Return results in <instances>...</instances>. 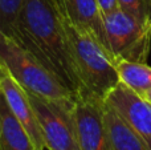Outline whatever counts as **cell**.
<instances>
[{
    "instance_id": "obj_1",
    "label": "cell",
    "mask_w": 151,
    "mask_h": 150,
    "mask_svg": "<svg viewBox=\"0 0 151 150\" xmlns=\"http://www.w3.org/2000/svg\"><path fill=\"white\" fill-rule=\"evenodd\" d=\"M15 40L73 96L82 93L61 15L52 0H24Z\"/></svg>"
},
{
    "instance_id": "obj_2",
    "label": "cell",
    "mask_w": 151,
    "mask_h": 150,
    "mask_svg": "<svg viewBox=\"0 0 151 150\" xmlns=\"http://www.w3.org/2000/svg\"><path fill=\"white\" fill-rule=\"evenodd\" d=\"M63 25L68 36L76 73L82 87V93L99 101L119 84L114 58L107 49L89 32L77 28L61 15Z\"/></svg>"
},
{
    "instance_id": "obj_3",
    "label": "cell",
    "mask_w": 151,
    "mask_h": 150,
    "mask_svg": "<svg viewBox=\"0 0 151 150\" xmlns=\"http://www.w3.org/2000/svg\"><path fill=\"white\" fill-rule=\"evenodd\" d=\"M0 64L31 94L55 101L74 97L31 52L1 31Z\"/></svg>"
},
{
    "instance_id": "obj_4",
    "label": "cell",
    "mask_w": 151,
    "mask_h": 150,
    "mask_svg": "<svg viewBox=\"0 0 151 150\" xmlns=\"http://www.w3.org/2000/svg\"><path fill=\"white\" fill-rule=\"evenodd\" d=\"M107 50L115 60L147 63L151 49V25L119 8L102 16Z\"/></svg>"
},
{
    "instance_id": "obj_5",
    "label": "cell",
    "mask_w": 151,
    "mask_h": 150,
    "mask_svg": "<svg viewBox=\"0 0 151 150\" xmlns=\"http://www.w3.org/2000/svg\"><path fill=\"white\" fill-rule=\"evenodd\" d=\"M28 94L39 120L45 150H80L73 117L74 97L55 101Z\"/></svg>"
},
{
    "instance_id": "obj_6",
    "label": "cell",
    "mask_w": 151,
    "mask_h": 150,
    "mask_svg": "<svg viewBox=\"0 0 151 150\" xmlns=\"http://www.w3.org/2000/svg\"><path fill=\"white\" fill-rule=\"evenodd\" d=\"M73 117L80 150H110L104 120V101L85 93L74 96Z\"/></svg>"
},
{
    "instance_id": "obj_7",
    "label": "cell",
    "mask_w": 151,
    "mask_h": 150,
    "mask_svg": "<svg viewBox=\"0 0 151 150\" xmlns=\"http://www.w3.org/2000/svg\"><path fill=\"white\" fill-rule=\"evenodd\" d=\"M121 118L151 150V104L123 84H118L105 98Z\"/></svg>"
},
{
    "instance_id": "obj_8",
    "label": "cell",
    "mask_w": 151,
    "mask_h": 150,
    "mask_svg": "<svg viewBox=\"0 0 151 150\" xmlns=\"http://www.w3.org/2000/svg\"><path fill=\"white\" fill-rule=\"evenodd\" d=\"M0 92L3 93L8 106L17 121L29 134L37 150H45L44 138L36 112L32 105L28 92L9 74V72L0 64Z\"/></svg>"
},
{
    "instance_id": "obj_9",
    "label": "cell",
    "mask_w": 151,
    "mask_h": 150,
    "mask_svg": "<svg viewBox=\"0 0 151 150\" xmlns=\"http://www.w3.org/2000/svg\"><path fill=\"white\" fill-rule=\"evenodd\" d=\"M64 17L77 28L89 32L107 49L104 20L97 0H64Z\"/></svg>"
},
{
    "instance_id": "obj_10",
    "label": "cell",
    "mask_w": 151,
    "mask_h": 150,
    "mask_svg": "<svg viewBox=\"0 0 151 150\" xmlns=\"http://www.w3.org/2000/svg\"><path fill=\"white\" fill-rule=\"evenodd\" d=\"M0 150H37L0 92Z\"/></svg>"
},
{
    "instance_id": "obj_11",
    "label": "cell",
    "mask_w": 151,
    "mask_h": 150,
    "mask_svg": "<svg viewBox=\"0 0 151 150\" xmlns=\"http://www.w3.org/2000/svg\"><path fill=\"white\" fill-rule=\"evenodd\" d=\"M104 120L109 136L110 150H149L137 133L105 101Z\"/></svg>"
},
{
    "instance_id": "obj_12",
    "label": "cell",
    "mask_w": 151,
    "mask_h": 150,
    "mask_svg": "<svg viewBox=\"0 0 151 150\" xmlns=\"http://www.w3.org/2000/svg\"><path fill=\"white\" fill-rule=\"evenodd\" d=\"M119 82L143 97L145 93L151 88V66L147 63L115 60Z\"/></svg>"
},
{
    "instance_id": "obj_13",
    "label": "cell",
    "mask_w": 151,
    "mask_h": 150,
    "mask_svg": "<svg viewBox=\"0 0 151 150\" xmlns=\"http://www.w3.org/2000/svg\"><path fill=\"white\" fill-rule=\"evenodd\" d=\"M24 0H0V31L15 40Z\"/></svg>"
},
{
    "instance_id": "obj_14",
    "label": "cell",
    "mask_w": 151,
    "mask_h": 150,
    "mask_svg": "<svg viewBox=\"0 0 151 150\" xmlns=\"http://www.w3.org/2000/svg\"><path fill=\"white\" fill-rule=\"evenodd\" d=\"M118 8L137 20L151 25V0H118Z\"/></svg>"
},
{
    "instance_id": "obj_15",
    "label": "cell",
    "mask_w": 151,
    "mask_h": 150,
    "mask_svg": "<svg viewBox=\"0 0 151 150\" xmlns=\"http://www.w3.org/2000/svg\"><path fill=\"white\" fill-rule=\"evenodd\" d=\"M102 16L118 8V0H97Z\"/></svg>"
},
{
    "instance_id": "obj_16",
    "label": "cell",
    "mask_w": 151,
    "mask_h": 150,
    "mask_svg": "<svg viewBox=\"0 0 151 150\" xmlns=\"http://www.w3.org/2000/svg\"><path fill=\"white\" fill-rule=\"evenodd\" d=\"M52 3L55 4V7H56V9L58 11V13L64 16V0H52Z\"/></svg>"
},
{
    "instance_id": "obj_17",
    "label": "cell",
    "mask_w": 151,
    "mask_h": 150,
    "mask_svg": "<svg viewBox=\"0 0 151 150\" xmlns=\"http://www.w3.org/2000/svg\"><path fill=\"white\" fill-rule=\"evenodd\" d=\"M143 98H145V100H147V101H149V102L151 104V88H150V89H149V90H147V92H146V93H145Z\"/></svg>"
},
{
    "instance_id": "obj_18",
    "label": "cell",
    "mask_w": 151,
    "mask_h": 150,
    "mask_svg": "<svg viewBox=\"0 0 151 150\" xmlns=\"http://www.w3.org/2000/svg\"><path fill=\"white\" fill-rule=\"evenodd\" d=\"M150 43H151V40H150Z\"/></svg>"
}]
</instances>
